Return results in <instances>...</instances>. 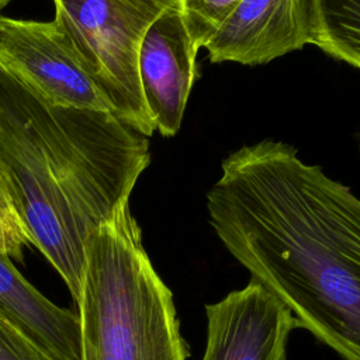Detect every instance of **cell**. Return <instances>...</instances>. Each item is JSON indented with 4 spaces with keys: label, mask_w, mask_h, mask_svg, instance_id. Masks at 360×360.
<instances>
[{
    "label": "cell",
    "mask_w": 360,
    "mask_h": 360,
    "mask_svg": "<svg viewBox=\"0 0 360 360\" xmlns=\"http://www.w3.org/2000/svg\"><path fill=\"white\" fill-rule=\"evenodd\" d=\"M7 4H8V3H7V1H1V0H0V10H1V8H3V7H6V6H7Z\"/></svg>",
    "instance_id": "obj_14"
},
{
    "label": "cell",
    "mask_w": 360,
    "mask_h": 360,
    "mask_svg": "<svg viewBox=\"0 0 360 360\" xmlns=\"http://www.w3.org/2000/svg\"><path fill=\"white\" fill-rule=\"evenodd\" d=\"M197 53L184 27L181 0H169L148 27L139 51L142 96L163 136H173L180 129L197 79Z\"/></svg>",
    "instance_id": "obj_7"
},
{
    "label": "cell",
    "mask_w": 360,
    "mask_h": 360,
    "mask_svg": "<svg viewBox=\"0 0 360 360\" xmlns=\"http://www.w3.org/2000/svg\"><path fill=\"white\" fill-rule=\"evenodd\" d=\"M207 191L226 250L343 360H360V198L285 142L232 152Z\"/></svg>",
    "instance_id": "obj_1"
},
{
    "label": "cell",
    "mask_w": 360,
    "mask_h": 360,
    "mask_svg": "<svg viewBox=\"0 0 360 360\" xmlns=\"http://www.w3.org/2000/svg\"><path fill=\"white\" fill-rule=\"evenodd\" d=\"M149 162L148 138L111 112L49 105L0 68V165L32 246L75 302L91 236Z\"/></svg>",
    "instance_id": "obj_2"
},
{
    "label": "cell",
    "mask_w": 360,
    "mask_h": 360,
    "mask_svg": "<svg viewBox=\"0 0 360 360\" xmlns=\"http://www.w3.org/2000/svg\"><path fill=\"white\" fill-rule=\"evenodd\" d=\"M239 0H181L183 21L194 49L205 48Z\"/></svg>",
    "instance_id": "obj_11"
},
{
    "label": "cell",
    "mask_w": 360,
    "mask_h": 360,
    "mask_svg": "<svg viewBox=\"0 0 360 360\" xmlns=\"http://www.w3.org/2000/svg\"><path fill=\"white\" fill-rule=\"evenodd\" d=\"M314 45L360 69V0H315Z\"/></svg>",
    "instance_id": "obj_10"
},
{
    "label": "cell",
    "mask_w": 360,
    "mask_h": 360,
    "mask_svg": "<svg viewBox=\"0 0 360 360\" xmlns=\"http://www.w3.org/2000/svg\"><path fill=\"white\" fill-rule=\"evenodd\" d=\"M315 0H239L207 44L210 60L263 65L314 44Z\"/></svg>",
    "instance_id": "obj_8"
},
{
    "label": "cell",
    "mask_w": 360,
    "mask_h": 360,
    "mask_svg": "<svg viewBox=\"0 0 360 360\" xmlns=\"http://www.w3.org/2000/svg\"><path fill=\"white\" fill-rule=\"evenodd\" d=\"M0 360H58L51 352L0 314Z\"/></svg>",
    "instance_id": "obj_13"
},
{
    "label": "cell",
    "mask_w": 360,
    "mask_h": 360,
    "mask_svg": "<svg viewBox=\"0 0 360 360\" xmlns=\"http://www.w3.org/2000/svg\"><path fill=\"white\" fill-rule=\"evenodd\" d=\"M205 316L201 360H287L290 333L298 328L290 309L252 278L207 304Z\"/></svg>",
    "instance_id": "obj_6"
},
{
    "label": "cell",
    "mask_w": 360,
    "mask_h": 360,
    "mask_svg": "<svg viewBox=\"0 0 360 360\" xmlns=\"http://www.w3.org/2000/svg\"><path fill=\"white\" fill-rule=\"evenodd\" d=\"M32 246L31 236L15 207L8 181L0 165V252L22 262L24 250Z\"/></svg>",
    "instance_id": "obj_12"
},
{
    "label": "cell",
    "mask_w": 360,
    "mask_h": 360,
    "mask_svg": "<svg viewBox=\"0 0 360 360\" xmlns=\"http://www.w3.org/2000/svg\"><path fill=\"white\" fill-rule=\"evenodd\" d=\"M0 314L8 318L58 360H82L80 322L76 312L41 294L0 252Z\"/></svg>",
    "instance_id": "obj_9"
},
{
    "label": "cell",
    "mask_w": 360,
    "mask_h": 360,
    "mask_svg": "<svg viewBox=\"0 0 360 360\" xmlns=\"http://www.w3.org/2000/svg\"><path fill=\"white\" fill-rule=\"evenodd\" d=\"M0 68L53 107L110 111L60 22L0 14Z\"/></svg>",
    "instance_id": "obj_5"
},
{
    "label": "cell",
    "mask_w": 360,
    "mask_h": 360,
    "mask_svg": "<svg viewBox=\"0 0 360 360\" xmlns=\"http://www.w3.org/2000/svg\"><path fill=\"white\" fill-rule=\"evenodd\" d=\"M169 0H55L60 22L110 111L135 132L156 128L139 80V51L150 22Z\"/></svg>",
    "instance_id": "obj_4"
},
{
    "label": "cell",
    "mask_w": 360,
    "mask_h": 360,
    "mask_svg": "<svg viewBox=\"0 0 360 360\" xmlns=\"http://www.w3.org/2000/svg\"><path fill=\"white\" fill-rule=\"evenodd\" d=\"M82 360H187L173 294L156 273L129 202L91 236L76 301Z\"/></svg>",
    "instance_id": "obj_3"
}]
</instances>
